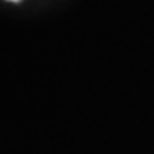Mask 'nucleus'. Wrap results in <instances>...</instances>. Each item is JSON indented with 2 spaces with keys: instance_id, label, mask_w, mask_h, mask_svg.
Masks as SVG:
<instances>
[{
  "instance_id": "1",
  "label": "nucleus",
  "mask_w": 154,
  "mask_h": 154,
  "mask_svg": "<svg viewBox=\"0 0 154 154\" xmlns=\"http://www.w3.org/2000/svg\"><path fill=\"white\" fill-rule=\"evenodd\" d=\"M9 2H21V0H9Z\"/></svg>"
}]
</instances>
